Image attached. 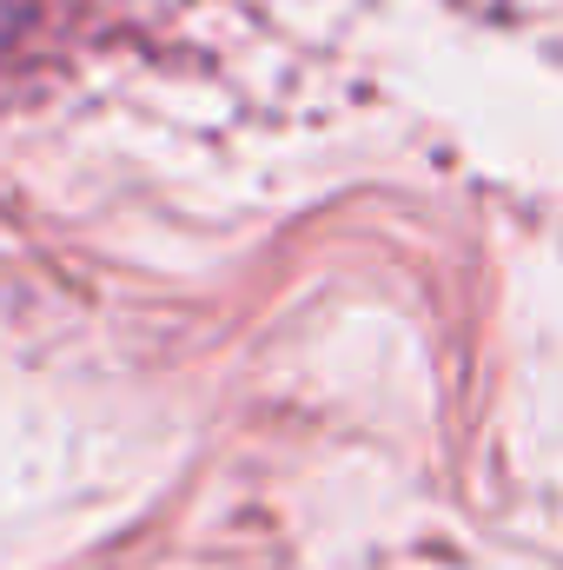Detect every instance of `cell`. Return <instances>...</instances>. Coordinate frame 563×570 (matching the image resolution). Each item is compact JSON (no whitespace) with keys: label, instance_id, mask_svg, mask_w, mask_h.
<instances>
[]
</instances>
